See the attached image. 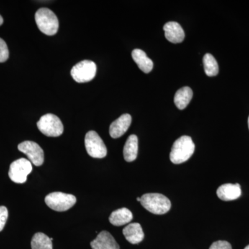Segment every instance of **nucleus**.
Returning a JSON list of instances; mask_svg holds the SVG:
<instances>
[{
	"instance_id": "obj_16",
	"label": "nucleus",
	"mask_w": 249,
	"mask_h": 249,
	"mask_svg": "<svg viewBox=\"0 0 249 249\" xmlns=\"http://www.w3.org/2000/svg\"><path fill=\"white\" fill-rule=\"evenodd\" d=\"M133 219V214L126 208L119 209L111 213L109 218V222L116 227H121L128 224Z\"/></svg>"
},
{
	"instance_id": "obj_2",
	"label": "nucleus",
	"mask_w": 249,
	"mask_h": 249,
	"mask_svg": "<svg viewBox=\"0 0 249 249\" xmlns=\"http://www.w3.org/2000/svg\"><path fill=\"white\" fill-rule=\"evenodd\" d=\"M141 204L144 209L155 214H163L171 208V202L168 197L160 193H147L141 197Z\"/></svg>"
},
{
	"instance_id": "obj_27",
	"label": "nucleus",
	"mask_w": 249,
	"mask_h": 249,
	"mask_svg": "<svg viewBox=\"0 0 249 249\" xmlns=\"http://www.w3.org/2000/svg\"><path fill=\"white\" fill-rule=\"evenodd\" d=\"M248 125H249V116L248 119Z\"/></svg>"
},
{
	"instance_id": "obj_6",
	"label": "nucleus",
	"mask_w": 249,
	"mask_h": 249,
	"mask_svg": "<svg viewBox=\"0 0 249 249\" xmlns=\"http://www.w3.org/2000/svg\"><path fill=\"white\" fill-rule=\"evenodd\" d=\"M85 148L88 155L93 158L102 159L107 155V147L97 132L89 131L85 139Z\"/></svg>"
},
{
	"instance_id": "obj_11",
	"label": "nucleus",
	"mask_w": 249,
	"mask_h": 249,
	"mask_svg": "<svg viewBox=\"0 0 249 249\" xmlns=\"http://www.w3.org/2000/svg\"><path fill=\"white\" fill-rule=\"evenodd\" d=\"M163 30L165 32V38L172 43H181L184 40V31L178 22L166 23L163 27Z\"/></svg>"
},
{
	"instance_id": "obj_26",
	"label": "nucleus",
	"mask_w": 249,
	"mask_h": 249,
	"mask_svg": "<svg viewBox=\"0 0 249 249\" xmlns=\"http://www.w3.org/2000/svg\"><path fill=\"white\" fill-rule=\"evenodd\" d=\"M245 249H249V245L247 246V247H246Z\"/></svg>"
},
{
	"instance_id": "obj_9",
	"label": "nucleus",
	"mask_w": 249,
	"mask_h": 249,
	"mask_svg": "<svg viewBox=\"0 0 249 249\" xmlns=\"http://www.w3.org/2000/svg\"><path fill=\"white\" fill-rule=\"evenodd\" d=\"M18 150L27 156L31 163L36 166H40L45 160L44 151L38 144L30 141H26L18 145Z\"/></svg>"
},
{
	"instance_id": "obj_4",
	"label": "nucleus",
	"mask_w": 249,
	"mask_h": 249,
	"mask_svg": "<svg viewBox=\"0 0 249 249\" xmlns=\"http://www.w3.org/2000/svg\"><path fill=\"white\" fill-rule=\"evenodd\" d=\"M45 203L53 211L63 212L74 206L76 203V198L73 195L54 192L46 196Z\"/></svg>"
},
{
	"instance_id": "obj_1",
	"label": "nucleus",
	"mask_w": 249,
	"mask_h": 249,
	"mask_svg": "<svg viewBox=\"0 0 249 249\" xmlns=\"http://www.w3.org/2000/svg\"><path fill=\"white\" fill-rule=\"evenodd\" d=\"M196 145L191 137L182 136L174 142L170 154V160L174 164L187 161L194 154Z\"/></svg>"
},
{
	"instance_id": "obj_3",
	"label": "nucleus",
	"mask_w": 249,
	"mask_h": 249,
	"mask_svg": "<svg viewBox=\"0 0 249 249\" xmlns=\"http://www.w3.org/2000/svg\"><path fill=\"white\" fill-rule=\"evenodd\" d=\"M35 19L41 32L47 36H53L58 32L59 22L55 14L47 8H41L36 13Z\"/></svg>"
},
{
	"instance_id": "obj_15",
	"label": "nucleus",
	"mask_w": 249,
	"mask_h": 249,
	"mask_svg": "<svg viewBox=\"0 0 249 249\" xmlns=\"http://www.w3.org/2000/svg\"><path fill=\"white\" fill-rule=\"evenodd\" d=\"M132 58L144 73H148L153 69V62L151 59L147 56L146 53L141 49H134L132 53Z\"/></svg>"
},
{
	"instance_id": "obj_21",
	"label": "nucleus",
	"mask_w": 249,
	"mask_h": 249,
	"mask_svg": "<svg viewBox=\"0 0 249 249\" xmlns=\"http://www.w3.org/2000/svg\"><path fill=\"white\" fill-rule=\"evenodd\" d=\"M9 57V51L7 45L2 39L0 38V62H4Z\"/></svg>"
},
{
	"instance_id": "obj_7",
	"label": "nucleus",
	"mask_w": 249,
	"mask_h": 249,
	"mask_svg": "<svg viewBox=\"0 0 249 249\" xmlns=\"http://www.w3.org/2000/svg\"><path fill=\"white\" fill-rule=\"evenodd\" d=\"M96 65L91 60H83L71 69L72 78L77 83H83L91 81L96 73Z\"/></svg>"
},
{
	"instance_id": "obj_5",
	"label": "nucleus",
	"mask_w": 249,
	"mask_h": 249,
	"mask_svg": "<svg viewBox=\"0 0 249 249\" xmlns=\"http://www.w3.org/2000/svg\"><path fill=\"white\" fill-rule=\"evenodd\" d=\"M37 128L47 137H58L63 133L64 127L58 116L52 114L42 116L37 124Z\"/></svg>"
},
{
	"instance_id": "obj_25",
	"label": "nucleus",
	"mask_w": 249,
	"mask_h": 249,
	"mask_svg": "<svg viewBox=\"0 0 249 249\" xmlns=\"http://www.w3.org/2000/svg\"><path fill=\"white\" fill-rule=\"evenodd\" d=\"M137 200L139 201V202H140V201H141V197L137 198Z\"/></svg>"
},
{
	"instance_id": "obj_17",
	"label": "nucleus",
	"mask_w": 249,
	"mask_h": 249,
	"mask_svg": "<svg viewBox=\"0 0 249 249\" xmlns=\"http://www.w3.org/2000/svg\"><path fill=\"white\" fill-rule=\"evenodd\" d=\"M138 138L137 136L132 134L129 136L126 141L124 148V160L127 162L134 161L138 155Z\"/></svg>"
},
{
	"instance_id": "obj_24",
	"label": "nucleus",
	"mask_w": 249,
	"mask_h": 249,
	"mask_svg": "<svg viewBox=\"0 0 249 249\" xmlns=\"http://www.w3.org/2000/svg\"><path fill=\"white\" fill-rule=\"evenodd\" d=\"M3 22H4V19H3V18L1 17V16H0V26H1V24H3Z\"/></svg>"
},
{
	"instance_id": "obj_14",
	"label": "nucleus",
	"mask_w": 249,
	"mask_h": 249,
	"mask_svg": "<svg viewBox=\"0 0 249 249\" xmlns=\"http://www.w3.org/2000/svg\"><path fill=\"white\" fill-rule=\"evenodd\" d=\"M123 233L126 240L132 245L140 243L144 239V232L139 223H132L124 228Z\"/></svg>"
},
{
	"instance_id": "obj_12",
	"label": "nucleus",
	"mask_w": 249,
	"mask_h": 249,
	"mask_svg": "<svg viewBox=\"0 0 249 249\" xmlns=\"http://www.w3.org/2000/svg\"><path fill=\"white\" fill-rule=\"evenodd\" d=\"M92 249H120L115 239L106 231L100 232L94 240L91 242Z\"/></svg>"
},
{
	"instance_id": "obj_18",
	"label": "nucleus",
	"mask_w": 249,
	"mask_h": 249,
	"mask_svg": "<svg viewBox=\"0 0 249 249\" xmlns=\"http://www.w3.org/2000/svg\"><path fill=\"white\" fill-rule=\"evenodd\" d=\"M193 96V90L189 87H183L175 93L174 98L175 106L181 110L184 109L191 102Z\"/></svg>"
},
{
	"instance_id": "obj_23",
	"label": "nucleus",
	"mask_w": 249,
	"mask_h": 249,
	"mask_svg": "<svg viewBox=\"0 0 249 249\" xmlns=\"http://www.w3.org/2000/svg\"><path fill=\"white\" fill-rule=\"evenodd\" d=\"M209 249H232V247L227 241L219 240L213 243Z\"/></svg>"
},
{
	"instance_id": "obj_8",
	"label": "nucleus",
	"mask_w": 249,
	"mask_h": 249,
	"mask_svg": "<svg viewBox=\"0 0 249 249\" xmlns=\"http://www.w3.org/2000/svg\"><path fill=\"white\" fill-rule=\"evenodd\" d=\"M32 163L27 159L21 158L15 160L10 165L9 176L11 181L16 183H24L27 176L32 172Z\"/></svg>"
},
{
	"instance_id": "obj_20",
	"label": "nucleus",
	"mask_w": 249,
	"mask_h": 249,
	"mask_svg": "<svg viewBox=\"0 0 249 249\" xmlns=\"http://www.w3.org/2000/svg\"><path fill=\"white\" fill-rule=\"evenodd\" d=\"M203 62H204L205 73L208 76H217L219 73V66L213 55H211V53H206L203 58Z\"/></svg>"
},
{
	"instance_id": "obj_22",
	"label": "nucleus",
	"mask_w": 249,
	"mask_h": 249,
	"mask_svg": "<svg viewBox=\"0 0 249 249\" xmlns=\"http://www.w3.org/2000/svg\"><path fill=\"white\" fill-rule=\"evenodd\" d=\"M9 212L5 206H0V232L4 229L7 221Z\"/></svg>"
},
{
	"instance_id": "obj_19",
	"label": "nucleus",
	"mask_w": 249,
	"mask_h": 249,
	"mask_svg": "<svg viewBox=\"0 0 249 249\" xmlns=\"http://www.w3.org/2000/svg\"><path fill=\"white\" fill-rule=\"evenodd\" d=\"M31 249H53L52 241L45 234L37 232L34 235L31 240Z\"/></svg>"
},
{
	"instance_id": "obj_10",
	"label": "nucleus",
	"mask_w": 249,
	"mask_h": 249,
	"mask_svg": "<svg viewBox=\"0 0 249 249\" xmlns=\"http://www.w3.org/2000/svg\"><path fill=\"white\" fill-rule=\"evenodd\" d=\"M132 123V116L128 114H123L110 124L109 134L113 139H118L128 129Z\"/></svg>"
},
{
	"instance_id": "obj_13",
	"label": "nucleus",
	"mask_w": 249,
	"mask_h": 249,
	"mask_svg": "<svg viewBox=\"0 0 249 249\" xmlns=\"http://www.w3.org/2000/svg\"><path fill=\"white\" fill-rule=\"evenodd\" d=\"M219 199L223 201H232L238 199L242 195L240 185L239 183H226L219 186L217 191Z\"/></svg>"
}]
</instances>
